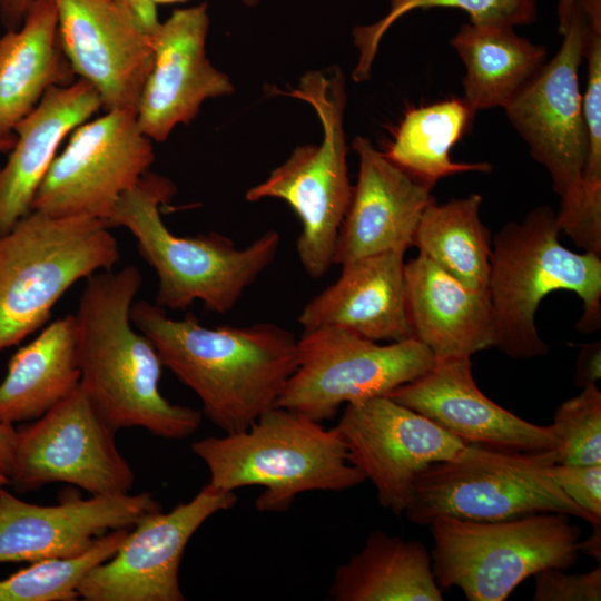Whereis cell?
Instances as JSON below:
<instances>
[{"instance_id": "f6af8a7d", "label": "cell", "mask_w": 601, "mask_h": 601, "mask_svg": "<svg viewBox=\"0 0 601 601\" xmlns=\"http://www.w3.org/2000/svg\"><path fill=\"white\" fill-rule=\"evenodd\" d=\"M7 483H9V480L4 476H0V485H4Z\"/></svg>"}, {"instance_id": "ac0fdd59", "label": "cell", "mask_w": 601, "mask_h": 601, "mask_svg": "<svg viewBox=\"0 0 601 601\" xmlns=\"http://www.w3.org/2000/svg\"><path fill=\"white\" fill-rule=\"evenodd\" d=\"M207 9L206 2L176 9L152 33V65L135 111L152 141H165L176 126L191 121L205 100L234 91L206 55Z\"/></svg>"}, {"instance_id": "8d00e7d4", "label": "cell", "mask_w": 601, "mask_h": 601, "mask_svg": "<svg viewBox=\"0 0 601 601\" xmlns=\"http://www.w3.org/2000/svg\"><path fill=\"white\" fill-rule=\"evenodd\" d=\"M144 28L152 32L160 23L157 7L160 4L180 3L188 0H117Z\"/></svg>"}, {"instance_id": "60d3db41", "label": "cell", "mask_w": 601, "mask_h": 601, "mask_svg": "<svg viewBox=\"0 0 601 601\" xmlns=\"http://www.w3.org/2000/svg\"><path fill=\"white\" fill-rule=\"evenodd\" d=\"M592 534L584 541L579 542V552L593 558L598 563L601 561V523L593 524Z\"/></svg>"}, {"instance_id": "ab89813d", "label": "cell", "mask_w": 601, "mask_h": 601, "mask_svg": "<svg viewBox=\"0 0 601 601\" xmlns=\"http://www.w3.org/2000/svg\"><path fill=\"white\" fill-rule=\"evenodd\" d=\"M592 30L601 32V0H574Z\"/></svg>"}, {"instance_id": "4dcf8cb0", "label": "cell", "mask_w": 601, "mask_h": 601, "mask_svg": "<svg viewBox=\"0 0 601 601\" xmlns=\"http://www.w3.org/2000/svg\"><path fill=\"white\" fill-rule=\"evenodd\" d=\"M129 533L110 531L86 553L66 559H45L0 580V601H75L78 587L96 565L109 560Z\"/></svg>"}, {"instance_id": "ba28073f", "label": "cell", "mask_w": 601, "mask_h": 601, "mask_svg": "<svg viewBox=\"0 0 601 601\" xmlns=\"http://www.w3.org/2000/svg\"><path fill=\"white\" fill-rule=\"evenodd\" d=\"M553 464V450L519 452L466 444L417 475L404 514L418 525L441 516L499 521L544 512L601 523L555 484L549 473Z\"/></svg>"}, {"instance_id": "ee69618b", "label": "cell", "mask_w": 601, "mask_h": 601, "mask_svg": "<svg viewBox=\"0 0 601 601\" xmlns=\"http://www.w3.org/2000/svg\"><path fill=\"white\" fill-rule=\"evenodd\" d=\"M246 6L254 7L258 3V0H242Z\"/></svg>"}, {"instance_id": "52a82bcc", "label": "cell", "mask_w": 601, "mask_h": 601, "mask_svg": "<svg viewBox=\"0 0 601 601\" xmlns=\"http://www.w3.org/2000/svg\"><path fill=\"white\" fill-rule=\"evenodd\" d=\"M285 93L314 108L323 128L322 141L297 147L264 181L247 190L246 199L277 198L294 209L302 223L296 243L299 262L308 276L321 278L334 265L353 191L344 132L345 79L338 67L328 75L309 71Z\"/></svg>"}, {"instance_id": "e0dca14e", "label": "cell", "mask_w": 601, "mask_h": 601, "mask_svg": "<svg viewBox=\"0 0 601 601\" xmlns=\"http://www.w3.org/2000/svg\"><path fill=\"white\" fill-rule=\"evenodd\" d=\"M63 51L102 109L136 106L152 65V35L117 0H55Z\"/></svg>"}, {"instance_id": "f1b7e54d", "label": "cell", "mask_w": 601, "mask_h": 601, "mask_svg": "<svg viewBox=\"0 0 601 601\" xmlns=\"http://www.w3.org/2000/svg\"><path fill=\"white\" fill-rule=\"evenodd\" d=\"M482 197L471 194L426 207L413 246L440 268L476 290H486L492 243L481 220Z\"/></svg>"}, {"instance_id": "9a60e30c", "label": "cell", "mask_w": 601, "mask_h": 601, "mask_svg": "<svg viewBox=\"0 0 601 601\" xmlns=\"http://www.w3.org/2000/svg\"><path fill=\"white\" fill-rule=\"evenodd\" d=\"M336 428L349 462L373 483L380 505L396 515L405 512L417 475L466 445L387 396L347 404Z\"/></svg>"}, {"instance_id": "3957f363", "label": "cell", "mask_w": 601, "mask_h": 601, "mask_svg": "<svg viewBox=\"0 0 601 601\" xmlns=\"http://www.w3.org/2000/svg\"><path fill=\"white\" fill-rule=\"evenodd\" d=\"M175 193L171 180L147 171L119 197L107 224L126 228L157 274L156 305L184 311L199 300L208 311L227 313L275 260L280 236L268 230L243 248L215 231L177 236L160 216Z\"/></svg>"}, {"instance_id": "f546056e", "label": "cell", "mask_w": 601, "mask_h": 601, "mask_svg": "<svg viewBox=\"0 0 601 601\" xmlns=\"http://www.w3.org/2000/svg\"><path fill=\"white\" fill-rule=\"evenodd\" d=\"M386 14L374 23L357 26L353 30L359 57L353 71L355 81L371 76L380 42L386 31L404 14L420 9L454 8L467 13L469 22L476 26L520 27L535 22L538 0H388Z\"/></svg>"}, {"instance_id": "b9f144b4", "label": "cell", "mask_w": 601, "mask_h": 601, "mask_svg": "<svg viewBox=\"0 0 601 601\" xmlns=\"http://www.w3.org/2000/svg\"><path fill=\"white\" fill-rule=\"evenodd\" d=\"M574 0H558V30L563 35L570 24Z\"/></svg>"}, {"instance_id": "8992f818", "label": "cell", "mask_w": 601, "mask_h": 601, "mask_svg": "<svg viewBox=\"0 0 601 601\" xmlns=\"http://www.w3.org/2000/svg\"><path fill=\"white\" fill-rule=\"evenodd\" d=\"M110 229L31 209L0 235V352L41 328L73 284L112 269L120 252Z\"/></svg>"}, {"instance_id": "e575fe53", "label": "cell", "mask_w": 601, "mask_h": 601, "mask_svg": "<svg viewBox=\"0 0 601 601\" xmlns=\"http://www.w3.org/2000/svg\"><path fill=\"white\" fill-rule=\"evenodd\" d=\"M549 473L573 502L601 520V464H553Z\"/></svg>"}, {"instance_id": "5bb4252c", "label": "cell", "mask_w": 601, "mask_h": 601, "mask_svg": "<svg viewBox=\"0 0 601 601\" xmlns=\"http://www.w3.org/2000/svg\"><path fill=\"white\" fill-rule=\"evenodd\" d=\"M234 491L205 484L169 512L142 516L117 552L92 568L78 587L86 601H184L179 566L195 532L215 513L236 505Z\"/></svg>"}, {"instance_id": "4316f807", "label": "cell", "mask_w": 601, "mask_h": 601, "mask_svg": "<svg viewBox=\"0 0 601 601\" xmlns=\"http://www.w3.org/2000/svg\"><path fill=\"white\" fill-rule=\"evenodd\" d=\"M450 43L465 66L463 99L476 112L504 109L548 61L545 47L508 26L463 23Z\"/></svg>"}, {"instance_id": "d4e9b609", "label": "cell", "mask_w": 601, "mask_h": 601, "mask_svg": "<svg viewBox=\"0 0 601 601\" xmlns=\"http://www.w3.org/2000/svg\"><path fill=\"white\" fill-rule=\"evenodd\" d=\"M80 383L73 314L60 317L10 358L0 381V423L31 422Z\"/></svg>"}, {"instance_id": "484cf974", "label": "cell", "mask_w": 601, "mask_h": 601, "mask_svg": "<svg viewBox=\"0 0 601 601\" xmlns=\"http://www.w3.org/2000/svg\"><path fill=\"white\" fill-rule=\"evenodd\" d=\"M335 601H441V589L424 544L383 531L341 564L329 585Z\"/></svg>"}, {"instance_id": "83f0119b", "label": "cell", "mask_w": 601, "mask_h": 601, "mask_svg": "<svg viewBox=\"0 0 601 601\" xmlns=\"http://www.w3.org/2000/svg\"><path fill=\"white\" fill-rule=\"evenodd\" d=\"M476 111L452 98L406 112L385 155L417 183L433 188L442 178L467 171L489 173L487 162H456L451 148L471 128Z\"/></svg>"}, {"instance_id": "44dd1931", "label": "cell", "mask_w": 601, "mask_h": 601, "mask_svg": "<svg viewBox=\"0 0 601 601\" xmlns=\"http://www.w3.org/2000/svg\"><path fill=\"white\" fill-rule=\"evenodd\" d=\"M404 253L388 252L342 265L341 276L302 309L303 331L336 327L378 342L414 338L407 316Z\"/></svg>"}, {"instance_id": "4fadbf2b", "label": "cell", "mask_w": 601, "mask_h": 601, "mask_svg": "<svg viewBox=\"0 0 601 601\" xmlns=\"http://www.w3.org/2000/svg\"><path fill=\"white\" fill-rule=\"evenodd\" d=\"M75 128L41 181L31 209L107 223L119 197L149 171L152 140L136 112L110 109ZM108 225V224H107Z\"/></svg>"}, {"instance_id": "74e56055", "label": "cell", "mask_w": 601, "mask_h": 601, "mask_svg": "<svg viewBox=\"0 0 601 601\" xmlns=\"http://www.w3.org/2000/svg\"><path fill=\"white\" fill-rule=\"evenodd\" d=\"M17 430L12 424L0 423V476L9 480L16 445Z\"/></svg>"}, {"instance_id": "277c9868", "label": "cell", "mask_w": 601, "mask_h": 601, "mask_svg": "<svg viewBox=\"0 0 601 601\" xmlns=\"http://www.w3.org/2000/svg\"><path fill=\"white\" fill-rule=\"evenodd\" d=\"M556 213L541 206L520 223L510 221L493 238L487 294L494 318V345L518 358L544 356L535 313L555 290L577 294L583 302L579 329L595 331L601 321V256L563 246Z\"/></svg>"}, {"instance_id": "7c38bea8", "label": "cell", "mask_w": 601, "mask_h": 601, "mask_svg": "<svg viewBox=\"0 0 601 601\" xmlns=\"http://www.w3.org/2000/svg\"><path fill=\"white\" fill-rule=\"evenodd\" d=\"M116 432L80 384L39 418L17 430L9 482L20 491L68 483L90 495L130 493L135 473Z\"/></svg>"}, {"instance_id": "603a6c76", "label": "cell", "mask_w": 601, "mask_h": 601, "mask_svg": "<svg viewBox=\"0 0 601 601\" xmlns=\"http://www.w3.org/2000/svg\"><path fill=\"white\" fill-rule=\"evenodd\" d=\"M413 336L435 357H471L494 345L487 290H476L422 255L404 265Z\"/></svg>"}, {"instance_id": "d6a6232c", "label": "cell", "mask_w": 601, "mask_h": 601, "mask_svg": "<svg viewBox=\"0 0 601 601\" xmlns=\"http://www.w3.org/2000/svg\"><path fill=\"white\" fill-rule=\"evenodd\" d=\"M584 58L588 61L587 88L582 110L587 128V156L582 170L579 214L601 218V33L589 30Z\"/></svg>"}, {"instance_id": "7bdbcfd3", "label": "cell", "mask_w": 601, "mask_h": 601, "mask_svg": "<svg viewBox=\"0 0 601 601\" xmlns=\"http://www.w3.org/2000/svg\"><path fill=\"white\" fill-rule=\"evenodd\" d=\"M14 136L2 138L0 137V152H9L13 146Z\"/></svg>"}, {"instance_id": "ffe728a7", "label": "cell", "mask_w": 601, "mask_h": 601, "mask_svg": "<svg viewBox=\"0 0 601 601\" xmlns=\"http://www.w3.org/2000/svg\"><path fill=\"white\" fill-rule=\"evenodd\" d=\"M359 170L342 223L334 264L388 253H404L422 214L434 203L431 188L417 183L364 137L353 140Z\"/></svg>"}, {"instance_id": "7402d4cb", "label": "cell", "mask_w": 601, "mask_h": 601, "mask_svg": "<svg viewBox=\"0 0 601 601\" xmlns=\"http://www.w3.org/2000/svg\"><path fill=\"white\" fill-rule=\"evenodd\" d=\"M100 109L102 101L97 89L77 79L68 86L50 88L14 126L13 146L0 168V235L31 210L35 195L63 139Z\"/></svg>"}, {"instance_id": "2e32d148", "label": "cell", "mask_w": 601, "mask_h": 601, "mask_svg": "<svg viewBox=\"0 0 601 601\" xmlns=\"http://www.w3.org/2000/svg\"><path fill=\"white\" fill-rule=\"evenodd\" d=\"M149 492L91 495L65 492L55 505L24 502L1 487L0 563L75 558L101 535L129 529L146 514L160 511Z\"/></svg>"}, {"instance_id": "836d02e7", "label": "cell", "mask_w": 601, "mask_h": 601, "mask_svg": "<svg viewBox=\"0 0 601 601\" xmlns=\"http://www.w3.org/2000/svg\"><path fill=\"white\" fill-rule=\"evenodd\" d=\"M534 601H600L601 566L582 574L546 568L534 574Z\"/></svg>"}, {"instance_id": "8fae6325", "label": "cell", "mask_w": 601, "mask_h": 601, "mask_svg": "<svg viewBox=\"0 0 601 601\" xmlns=\"http://www.w3.org/2000/svg\"><path fill=\"white\" fill-rule=\"evenodd\" d=\"M589 22L574 3L570 24L556 55L504 108L508 120L528 144L531 156L549 173L560 198L561 231L580 200L588 138L579 88Z\"/></svg>"}, {"instance_id": "bcb514c9", "label": "cell", "mask_w": 601, "mask_h": 601, "mask_svg": "<svg viewBox=\"0 0 601 601\" xmlns=\"http://www.w3.org/2000/svg\"><path fill=\"white\" fill-rule=\"evenodd\" d=\"M2 486H3V485H0V491H1V487H2Z\"/></svg>"}, {"instance_id": "7a4b0ae2", "label": "cell", "mask_w": 601, "mask_h": 601, "mask_svg": "<svg viewBox=\"0 0 601 601\" xmlns=\"http://www.w3.org/2000/svg\"><path fill=\"white\" fill-rule=\"evenodd\" d=\"M141 284L135 265L87 279L73 314L79 384L115 432L139 427L162 439H187L201 415L160 392L161 359L130 317Z\"/></svg>"}, {"instance_id": "5b68a950", "label": "cell", "mask_w": 601, "mask_h": 601, "mask_svg": "<svg viewBox=\"0 0 601 601\" xmlns=\"http://www.w3.org/2000/svg\"><path fill=\"white\" fill-rule=\"evenodd\" d=\"M191 451L206 464L210 486H262L255 501L260 512L285 511L304 492L345 491L367 481L349 462L336 426L278 406L243 432L194 442Z\"/></svg>"}, {"instance_id": "d6986e66", "label": "cell", "mask_w": 601, "mask_h": 601, "mask_svg": "<svg viewBox=\"0 0 601 601\" xmlns=\"http://www.w3.org/2000/svg\"><path fill=\"white\" fill-rule=\"evenodd\" d=\"M466 444L506 451L553 450L551 425L532 424L486 397L477 387L471 357H435L431 367L387 395Z\"/></svg>"}, {"instance_id": "f35d334b", "label": "cell", "mask_w": 601, "mask_h": 601, "mask_svg": "<svg viewBox=\"0 0 601 601\" xmlns=\"http://www.w3.org/2000/svg\"><path fill=\"white\" fill-rule=\"evenodd\" d=\"M32 1L0 0V22L6 30L19 28Z\"/></svg>"}, {"instance_id": "1f68e13d", "label": "cell", "mask_w": 601, "mask_h": 601, "mask_svg": "<svg viewBox=\"0 0 601 601\" xmlns=\"http://www.w3.org/2000/svg\"><path fill=\"white\" fill-rule=\"evenodd\" d=\"M555 464H601V392L597 384L562 403L553 423Z\"/></svg>"}, {"instance_id": "9c48e42d", "label": "cell", "mask_w": 601, "mask_h": 601, "mask_svg": "<svg viewBox=\"0 0 601 601\" xmlns=\"http://www.w3.org/2000/svg\"><path fill=\"white\" fill-rule=\"evenodd\" d=\"M430 526L439 587H457L470 601H503L539 571L572 566L580 553V528L559 512L499 521L441 516Z\"/></svg>"}, {"instance_id": "30bf717a", "label": "cell", "mask_w": 601, "mask_h": 601, "mask_svg": "<svg viewBox=\"0 0 601 601\" xmlns=\"http://www.w3.org/2000/svg\"><path fill=\"white\" fill-rule=\"evenodd\" d=\"M433 362V353L415 338L380 345L336 327L303 331L297 367L276 406L323 423L343 404L386 396Z\"/></svg>"}, {"instance_id": "6da1fadb", "label": "cell", "mask_w": 601, "mask_h": 601, "mask_svg": "<svg viewBox=\"0 0 601 601\" xmlns=\"http://www.w3.org/2000/svg\"><path fill=\"white\" fill-rule=\"evenodd\" d=\"M130 317L225 434L247 430L276 406L297 367V338L274 323L208 327L194 315L169 317L147 300L134 303Z\"/></svg>"}, {"instance_id": "cb8c5ba5", "label": "cell", "mask_w": 601, "mask_h": 601, "mask_svg": "<svg viewBox=\"0 0 601 601\" xmlns=\"http://www.w3.org/2000/svg\"><path fill=\"white\" fill-rule=\"evenodd\" d=\"M77 79L60 42L55 0H33L19 28L0 36V137H13L50 88Z\"/></svg>"}, {"instance_id": "d590c367", "label": "cell", "mask_w": 601, "mask_h": 601, "mask_svg": "<svg viewBox=\"0 0 601 601\" xmlns=\"http://www.w3.org/2000/svg\"><path fill=\"white\" fill-rule=\"evenodd\" d=\"M601 376L600 342L582 346L575 366L574 382L577 386L585 387L595 384Z\"/></svg>"}]
</instances>
